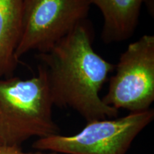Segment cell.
I'll return each mask as SVG.
<instances>
[{
	"mask_svg": "<svg viewBox=\"0 0 154 154\" xmlns=\"http://www.w3.org/2000/svg\"><path fill=\"white\" fill-rule=\"evenodd\" d=\"M93 30L87 19L77 24L37 59L47 74L53 104L70 108L85 119L116 118L119 110L102 101L100 91L115 65L93 48Z\"/></svg>",
	"mask_w": 154,
	"mask_h": 154,
	"instance_id": "1",
	"label": "cell"
},
{
	"mask_svg": "<svg viewBox=\"0 0 154 154\" xmlns=\"http://www.w3.org/2000/svg\"><path fill=\"white\" fill-rule=\"evenodd\" d=\"M53 106L47 74L40 63L32 78L1 79L0 136L4 145L21 147L32 137L60 134L53 119Z\"/></svg>",
	"mask_w": 154,
	"mask_h": 154,
	"instance_id": "2",
	"label": "cell"
},
{
	"mask_svg": "<svg viewBox=\"0 0 154 154\" xmlns=\"http://www.w3.org/2000/svg\"><path fill=\"white\" fill-rule=\"evenodd\" d=\"M153 119L154 111L150 109L121 118L92 121L76 134L38 138L32 147L61 154H126L135 138Z\"/></svg>",
	"mask_w": 154,
	"mask_h": 154,
	"instance_id": "3",
	"label": "cell"
},
{
	"mask_svg": "<svg viewBox=\"0 0 154 154\" xmlns=\"http://www.w3.org/2000/svg\"><path fill=\"white\" fill-rule=\"evenodd\" d=\"M114 69L102 101L130 113L151 109L154 101V36L145 34L131 43Z\"/></svg>",
	"mask_w": 154,
	"mask_h": 154,
	"instance_id": "4",
	"label": "cell"
},
{
	"mask_svg": "<svg viewBox=\"0 0 154 154\" xmlns=\"http://www.w3.org/2000/svg\"><path fill=\"white\" fill-rule=\"evenodd\" d=\"M88 0H23L22 29L15 57L47 51L77 24L86 20Z\"/></svg>",
	"mask_w": 154,
	"mask_h": 154,
	"instance_id": "5",
	"label": "cell"
},
{
	"mask_svg": "<svg viewBox=\"0 0 154 154\" xmlns=\"http://www.w3.org/2000/svg\"><path fill=\"white\" fill-rule=\"evenodd\" d=\"M101 11L103 19L102 39L106 44L121 42L136 31L143 0H88Z\"/></svg>",
	"mask_w": 154,
	"mask_h": 154,
	"instance_id": "6",
	"label": "cell"
},
{
	"mask_svg": "<svg viewBox=\"0 0 154 154\" xmlns=\"http://www.w3.org/2000/svg\"><path fill=\"white\" fill-rule=\"evenodd\" d=\"M23 0H0V79L14 76L22 29Z\"/></svg>",
	"mask_w": 154,
	"mask_h": 154,
	"instance_id": "7",
	"label": "cell"
},
{
	"mask_svg": "<svg viewBox=\"0 0 154 154\" xmlns=\"http://www.w3.org/2000/svg\"><path fill=\"white\" fill-rule=\"evenodd\" d=\"M0 154H61L55 152L40 151L24 152L21 147L8 146H0Z\"/></svg>",
	"mask_w": 154,
	"mask_h": 154,
	"instance_id": "8",
	"label": "cell"
},
{
	"mask_svg": "<svg viewBox=\"0 0 154 154\" xmlns=\"http://www.w3.org/2000/svg\"><path fill=\"white\" fill-rule=\"evenodd\" d=\"M0 146H5V145H4V143H3L2 138L1 136H0Z\"/></svg>",
	"mask_w": 154,
	"mask_h": 154,
	"instance_id": "9",
	"label": "cell"
}]
</instances>
